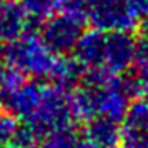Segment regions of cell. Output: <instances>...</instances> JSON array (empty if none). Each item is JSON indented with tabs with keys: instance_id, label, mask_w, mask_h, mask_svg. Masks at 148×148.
Listing matches in <instances>:
<instances>
[{
	"instance_id": "19",
	"label": "cell",
	"mask_w": 148,
	"mask_h": 148,
	"mask_svg": "<svg viewBox=\"0 0 148 148\" xmlns=\"http://www.w3.org/2000/svg\"><path fill=\"white\" fill-rule=\"evenodd\" d=\"M0 148H18V147H17L14 141H12V143H5V145H0Z\"/></svg>"
},
{
	"instance_id": "2",
	"label": "cell",
	"mask_w": 148,
	"mask_h": 148,
	"mask_svg": "<svg viewBox=\"0 0 148 148\" xmlns=\"http://www.w3.org/2000/svg\"><path fill=\"white\" fill-rule=\"evenodd\" d=\"M75 116L72 110V92L55 83L42 85L40 100L35 107L34 113L25 123L37 132L38 136L57 130L62 127H72Z\"/></svg>"
},
{
	"instance_id": "5",
	"label": "cell",
	"mask_w": 148,
	"mask_h": 148,
	"mask_svg": "<svg viewBox=\"0 0 148 148\" xmlns=\"http://www.w3.org/2000/svg\"><path fill=\"white\" fill-rule=\"evenodd\" d=\"M138 52V40L132 32H107L101 67L115 75H123L133 68Z\"/></svg>"
},
{
	"instance_id": "8",
	"label": "cell",
	"mask_w": 148,
	"mask_h": 148,
	"mask_svg": "<svg viewBox=\"0 0 148 148\" xmlns=\"http://www.w3.org/2000/svg\"><path fill=\"white\" fill-rule=\"evenodd\" d=\"M105 30L90 28L82 30L80 37L77 38L73 47V58L83 70L88 68H100L103 60V47H105Z\"/></svg>"
},
{
	"instance_id": "9",
	"label": "cell",
	"mask_w": 148,
	"mask_h": 148,
	"mask_svg": "<svg viewBox=\"0 0 148 148\" xmlns=\"http://www.w3.org/2000/svg\"><path fill=\"white\" fill-rule=\"evenodd\" d=\"M30 18L27 17L20 0H0V42H8L18 38L27 32Z\"/></svg>"
},
{
	"instance_id": "18",
	"label": "cell",
	"mask_w": 148,
	"mask_h": 148,
	"mask_svg": "<svg viewBox=\"0 0 148 148\" xmlns=\"http://www.w3.org/2000/svg\"><path fill=\"white\" fill-rule=\"evenodd\" d=\"M3 60H5V47H3V42H0V65Z\"/></svg>"
},
{
	"instance_id": "14",
	"label": "cell",
	"mask_w": 148,
	"mask_h": 148,
	"mask_svg": "<svg viewBox=\"0 0 148 148\" xmlns=\"http://www.w3.org/2000/svg\"><path fill=\"white\" fill-rule=\"evenodd\" d=\"M118 143L120 148H148V132L121 127Z\"/></svg>"
},
{
	"instance_id": "15",
	"label": "cell",
	"mask_w": 148,
	"mask_h": 148,
	"mask_svg": "<svg viewBox=\"0 0 148 148\" xmlns=\"http://www.w3.org/2000/svg\"><path fill=\"white\" fill-rule=\"evenodd\" d=\"M18 127H20L18 118L15 115H12L10 112L2 108L0 110V145L12 143Z\"/></svg>"
},
{
	"instance_id": "6",
	"label": "cell",
	"mask_w": 148,
	"mask_h": 148,
	"mask_svg": "<svg viewBox=\"0 0 148 148\" xmlns=\"http://www.w3.org/2000/svg\"><path fill=\"white\" fill-rule=\"evenodd\" d=\"M88 87V85H85ZM93 93V101H95V112L97 116H105L108 120H113L120 123L125 116V112L130 103V97L123 88L121 83V75L112 82H108L100 87H88Z\"/></svg>"
},
{
	"instance_id": "12",
	"label": "cell",
	"mask_w": 148,
	"mask_h": 148,
	"mask_svg": "<svg viewBox=\"0 0 148 148\" xmlns=\"http://www.w3.org/2000/svg\"><path fill=\"white\" fill-rule=\"evenodd\" d=\"M123 127L132 128V130H141V132H148V103L145 98H136V100H130L128 108L123 116Z\"/></svg>"
},
{
	"instance_id": "3",
	"label": "cell",
	"mask_w": 148,
	"mask_h": 148,
	"mask_svg": "<svg viewBox=\"0 0 148 148\" xmlns=\"http://www.w3.org/2000/svg\"><path fill=\"white\" fill-rule=\"evenodd\" d=\"M140 15L132 0H88L87 22L105 32H133Z\"/></svg>"
},
{
	"instance_id": "16",
	"label": "cell",
	"mask_w": 148,
	"mask_h": 148,
	"mask_svg": "<svg viewBox=\"0 0 148 148\" xmlns=\"http://www.w3.org/2000/svg\"><path fill=\"white\" fill-rule=\"evenodd\" d=\"M135 73L141 77L145 82H148V40L145 38L143 42H138V52L135 58Z\"/></svg>"
},
{
	"instance_id": "13",
	"label": "cell",
	"mask_w": 148,
	"mask_h": 148,
	"mask_svg": "<svg viewBox=\"0 0 148 148\" xmlns=\"http://www.w3.org/2000/svg\"><path fill=\"white\" fill-rule=\"evenodd\" d=\"M22 7L30 20L43 22L50 15L58 12L60 0H20Z\"/></svg>"
},
{
	"instance_id": "1",
	"label": "cell",
	"mask_w": 148,
	"mask_h": 148,
	"mask_svg": "<svg viewBox=\"0 0 148 148\" xmlns=\"http://www.w3.org/2000/svg\"><path fill=\"white\" fill-rule=\"evenodd\" d=\"M60 57L62 53L53 52L42 35L35 32H23L18 38L8 42L5 48L8 65L34 80H50Z\"/></svg>"
},
{
	"instance_id": "17",
	"label": "cell",
	"mask_w": 148,
	"mask_h": 148,
	"mask_svg": "<svg viewBox=\"0 0 148 148\" xmlns=\"http://www.w3.org/2000/svg\"><path fill=\"white\" fill-rule=\"evenodd\" d=\"M77 148H101V147L93 145V143H90V141H87V140H80V143H78Z\"/></svg>"
},
{
	"instance_id": "4",
	"label": "cell",
	"mask_w": 148,
	"mask_h": 148,
	"mask_svg": "<svg viewBox=\"0 0 148 148\" xmlns=\"http://www.w3.org/2000/svg\"><path fill=\"white\" fill-rule=\"evenodd\" d=\"M83 25L85 20L58 10L43 20L40 35L53 52L67 55L73 50L75 42L83 30Z\"/></svg>"
},
{
	"instance_id": "20",
	"label": "cell",
	"mask_w": 148,
	"mask_h": 148,
	"mask_svg": "<svg viewBox=\"0 0 148 148\" xmlns=\"http://www.w3.org/2000/svg\"><path fill=\"white\" fill-rule=\"evenodd\" d=\"M145 100H147V103H148V90L145 92Z\"/></svg>"
},
{
	"instance_id": "7",
	"label": "cell",
	"mask_w": 148,
	"mask_h": 148,
	"mask_svg": "<svg viewBox=\"0 0 148 148\" xmlns=\"http://www.w3.org/2000/svg\"><path fill=\"white\" fill-rule=\"evenodd\" d=\"M42 83L37 80H23L17 87L10 88L7 92H0V107L10 112L17 118L27 120L34 113L37 103L40 100Z\"/></svg>"
},
{
	"instance_id": "10",
	"label": "cell",
	"mask_w": 148,
	"mask_h": 148,
	"mask_svg": "<svg viewBox=\"0 0 148 148\" xmlns=\"http://www.w3.org/2000/svg\"><path fill=\"white\" fill-rule=\"evenodd\" d=\"M83 123H85L82 130L83 140L98 145L101 148H112L118 145L120 127L116 121L108 120L105 116H93Z\"/></svg>"
},
{
	"instance_id": "11",
	"label": "cell",
	"mask_w": 148,
	"mask_h": 148,
	"mask_svg": "<svg viewBox=\"0 0 148 148\" xmlns=\"http://www.w3.org/2000/svg\"><path fill=\"white\" fill-rule=\"evenodd\" d=\"M80 133L72 127H62L45 133L38 141V148H77Z\"/></svg>"
}]
</instances>
